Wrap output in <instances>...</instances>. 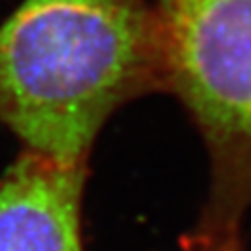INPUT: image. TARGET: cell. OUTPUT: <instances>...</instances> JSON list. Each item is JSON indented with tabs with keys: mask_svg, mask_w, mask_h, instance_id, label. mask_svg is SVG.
<instances>
[{
	"mask_svg": "<svg viewBox=\"0 0 251 251\" xmlns=\"http://www.w3.org/2000/svg\"><path fill=\"white\" fill-rule=\"evenodd\" d=\"M168 93L210 158V196L190 249L239 241L251 206V0H154Z\"/></svg>",
	"mask_w": 251,
	"mask_h": 251,
	"instance_id": "cell-2",
	"label": "cell"
},
{
	"mask_svg": "<svg viewBox=\"0 0 251 251\" xmlns=\"http://www.w3.org/2000/svg\"><path fill=\"white\" fill-rule=\"evenodd\" d=\"M168 93L154 0H22L0 22V123L26 149L87 162L105 123Z\"/></svg>",
	"mask_w": 251,
	"mask_h": 251,
	"instance_id": "cell-1",
	"label": "cell"
},
{
	"mask_svg": "<svg viewBox=\"0 0 251 251\" xmlns=\"http://www.w3.org/2000/svg\"><path fill=\"white\" fill-rule=\"evenodd\" d=\"M87 162L22 149L0 176V251H83Z\"/></svg>",
	"mask_w": 251,
	"mask_h": 251,
	"instance_id": "cell-3",
	"label": "cell"
},
{
	"mask_svg": "<svg viewBox=\"0 0 251 251\" xmlns=\"http://www.w3.org/2000/svg\"><path fill=\"white\" fill-rule=\"evenodd\" d=\"M192 251H241L239 249V241H227V243H220V245H210V247H198Z\"/></svg>",
	"mask_w": 251,
	"mask_h": 251,
	"instance_id": "cell-4",
	"label": "cell"
}]
</instances>
